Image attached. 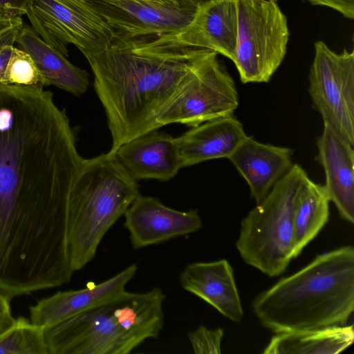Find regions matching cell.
Returning <instances> with one entry per match:
<instances>
[{"label": "cell", "mask_w": 354, "mask_h": 354, "mask_svg": "<svg viewBox=\"0 0 354 354\" xmlns=\"http://www.w3.org/2000/svg\"><path fill=\"white\" fill-rule=\"evenodd\" d=\"M84 160L51 92L0 84V290L12 297L74 274L68 207Z\"/></svg>", "instance_id": "cell-1"}, {"label": "cell", "mask_w": 354, "mask_h": 354, "mask_svg": "<svg viewBox=\"0 0 354 354\" xmlns=\"http://www.w3.org/2000/svg\"><path fill=\"white\" fill-rule=\"evenodd\" d=\"M204 48L185 46L176 32L114 38L85 58L111 132L110 152L157 130L156 117L185 81Z\"/></svg>", "instance_id": "cell-2"}, {"label": "cell", "mask_w": 354, "mask_h": 354, "mask_svg": "<svg viewBox=\"0 0 354 354\" xmlns=\"http://www.w3.org/2000/svg\"><path fill=\"white\" fill-rule=\"evenodd\" d=\"M252 306L274 333L346 325L354 310L353 246L317 255L259 294Z\"/></svg>", "instance_id": "cell-3"}, {"label": "cell", "mask_w": 354, "mask_h": 354, "mask_svg": "<svg viewBox=\"0 0 354 354\" xmlns=\"http://www.w3.org/2000/svg\"><path fill=\"white\" fill-rule=\"evenodd\" d=\"M162 289L126 290L44 328L48 354H128L164 326Z\"/></svg>", "instance_id": "cell-4"}, {"label": "cell", "mask_w": 354, "mask_h": 354, "mask_svg": "<svg viewBox=\"0 0 354 354\" xmlns=\"http://www.w3.org/2000/svg\"><path fill=\"white\" fill-rule=\"evenodd\" d=\"M139 195L136 180L115 153L84 160L68 207L67 246L74 272L94 259L105 234Z\"/></svg>", "instance_id": "cell-5"}, {"label": "cell", "mask_w": 354, "mask_h": 354, "mask_svg": "<svg viewBox=\"0 0 354 354\" xmlns=\"http://www.w3.org/2000/svg\"><path fill=\"white\" fill-rule=\"evenodd\" d=\"M306 176L294 164L241 223L236 242L241 257L268 277L281 274L294 258L295 205Z\"/></svg>", "instance_id": "cell-6"}, {"label": "cell", "mask_w": 354, "mask_h": 354, "mask_svg": "<svg viewBox=\"0 0 354 354\" xmlns=\"http://www.w3.org/2000/svg\"><path fill=\"white\" fill-rule=\"evenodd\" d=\"M234 62L243 83L268 82L282 63L290 32L277 1L237 0Z\"/></svg>", "instance_id": "cell-7"}, {"label": "cell", "mask_w": 354, "mask_h": 354, "mask_svg": "<svg viewBox=\"0 0 354 354\" xmlns=\"http://www.w3.org/2000/svg\"><path fill=\"white\" fill-rule=\"evenodd\" d=\"M217 54L203 50L188 76L158 112V129L171 123L194 127L233 115L239 106L237 90Z\"/></svg>", "instance_id": "cell-8"}, {"label": "cell", "mask_w": 354, "mask_h": 354, "mask_svg": "<svg viewBox=\"0 0 354 354\" xmlns=\"http://www.w3.org/2000/svg\"><path fill=\"white\" fill-rule=\"evenodd\" d=\"M25 15L35 32L67 57L68 44L86 57L104 50L115 37L87 0H29Z\"/></svg>", "instance_id": "cell-9"}, {"label": "cell", "mask_w": 354, "mask_h": 354, "mask_svg": "<svg viewBox=\"0 0 354 354\" xmlns=\"http://www.w3.org/2000/svg\"><path fill=\"white\" fill-rule=\"evenodd\" d=\"M308 92L327 124L354 145V51L337 53L323 41L314 44Z\"/></svg>", "instance_id": "cell-10"}, {"label": "cell", "mask_w": 354, "mask_h": 354, "mask_svg": "<svg viewBox=\"0 0 354 354\" xmlns=\"http://www.w3.org/2000/svg\"><path fill=\"white\" fill-rule=\"evenodd\" d=\"M87 1L111 28L115 38L128 39L176 32L186 26L195 13L172 5L138 0Z\"/></svg>", "instance_id": "cell-11"}, {"label": "cell", "mask_w": 354, "mask_h": 354, "mask_svg": "<svg viewBox=\"0 0 354 354\" xmlns=\"http://www.w3.org/2000/svg\"><path fill=\"white\" fill-rule=\"evenodd\" d=\"M123 216L124 225L136 250L196 232L203 226L197 210L178 211L154 197L140 194Z\"/></svg>", "instance_id": "cell-12"}, {"label": "cell", "mask_w": 354, "mask_h": 354, "mask_svg": "<svg viewBox=\"0 0 354 354\" xmlns=\"http://www.w3.org/2000/svg\"><path fill=\"white\" fill-rule=\"evenodd\" d=\"M113 153L136 180H169L183 168L177 138L156 130L124 142Z\"/></svg>", "instance_id": "cell-13"}, {"label": "cell", "mask_w": 354, "mask_h": 354, "mask_svg": "<svg viewBox=\"0 0 354 354\" xmlns=\"http://www.w3.org/2000/svg\"><path fill=\"white\" fill-rule=\"evenodd\" d=\"M237 27V0H208L176 35L185 46L213 50L232 60Z\"/></svg>", "instance_id": "cell-14"}, {"label": "cell", "mask_w": 354, "mask_h": 354, "mask_svg": "<svg viewBox=\"0 0 354 354\" xmlns=\"http://www.w3.org/2000/svg\"><path fill=\"white\" fill-rule=\"evenodd\" d=\"M318 156L325 174L326 192L342 218L354 223L353 147L327 124L317 138Z\"/></svg>", "instance_id": "cell-15"}, {"label": "cell", "mask_w": 354, "mask_h": 354, "mask_svg": "<svg viewBox=\"0 0 354 354\" xmlns=\"http://www.w3.org/2000/svg\"><path fill=\"white\" fill-rule=\"evenodd\" d=\"M292 153L288 147L261 143L246 136L228 159L247 182L258 204L291 169Z\"/></svg>", "instance_id": "cell-16"}, {"label": "cell", "mask_w": 354, "mask_h": 354, "mask_svg": "<svg viewBox=\"0 0 354 354\" xmlns=\"http://www.w3.org/2000/svg\"><path fill=\"white\" fill-rule=\"evenodd\" d=\"M180 284L213 306L224 317L240 322L243 317L233 269L226 259L188 264L180 274Z\"/></svg>", "instance_id": "cell-17"}, {"label": "cell", "mask_w": 354, "mask_h": 354, "mask_svg": "<svg viewBox=\"0 0 354 354\" xmlns=\"http://www.w3.org/2000/svg\"><path fill=\"white\" fill-rule=\"evenodd\" d=\"M136 272L137 266L133 264L100 283L45 297L30 307V320L43 328L55 325L126 290Z\"/></svg>", "instance_id": "cell-18"}, {"label": "cell", "mask_w": 354, "mask_h": 354, "mask_svg": "<svg viewBox=\"0 0 354 354\" xmlns=\"http://www.w3.org/2000/svg\"><path fill=\"white\" fill-rule=\"evenodd\" d=\"M233 115L205 122L177 138L183 167L217 158H228L246 137Z\"/></svg>", "instance_id": "cell-19"}, {"label": "cell", "mask_w": 354, "mask_h": 354, "mask_svg": "<svg viewBox=\"0 0 354 354\" xmlns=\"http://www.w3.org/2000/svg\"><path fill=\"white\" fill-rule=\"evenodd\" d=\"M15 43L32 57L44 86L53 85L76 96L87 91L88 73L46 44L32 26L23 25Z\"/></svg>", "instance_id": "cell-20"}, {"label": "cell", "mask_w": 354, "mask_h": 354, "mask_svg": "<svg viewBox=\"0 0 354 354\" xmlns=\"http://www.w3.org/2000/svg\"><path fill=\"white\" fill-rule=\"evenodd\" d=\"M354 341L353 325L335 326L276 333L263 354H336Z\"/></svg>", "instance_id": "cell-21"}, {"label": "cell", "mask_w": 354, "mask_h": 354, "mask_svg": "<svg viewBox=\"0 0 354 354\" xmlns=\"http://www.w3.org/2000/svg\"><path fill=\"white\" fill-rule=\"evenodd\" d=\"M330 200L324 185L307 176L299 189L294 211V258L328 222Z\"/></svg>", "instance_id": "cell-22"}, {"label": "cell", "mask_w": 354, "mask_h": 354, "mask_svg": "<svg viewBox=\"0 0 354 354\" xmlns=\"http://www.w3.org/2000/svg\"><path fill=\"white\" fill-rule=\"evenodd\" d=\"M0 354H48L44 328L19 317L0 334Z\"/></svg>", "instance_id": "cell-23"}, {"label": "cell", "mask_w": 354, "mask_h": 354, "mask_svg": "<svg viewBox=\"0 0 354 354\" xmlns=\"http://www.w3.org/2000/svg\"><path fill=\"white\" fill-rule=\"evenodd\" d=\"M3 84L44 86L29 54L13 47L3 78Z\"/></svg>", "instance_id": "cell-24"}, {"label": "cell", "mask_w": 354, "mask_h": 354, "mask_svg": "<svg viewBox=\"0 0 354 354\" xmlns=\"http://www.w3.org/2000/svg\"><path fill=\"white\" fill-rule=\"evenodd\" d=\"M223 334L221 328L212 330L201 326L188 333V339L196 354H220Z\"/></svg>", "instance_id": "cell-25"}, {"label": "cell", "mask_w": 354, "mask_h": 354, "mask_svg": "<svg viewBox=\"0 0 354 354\" xmlns=\"http://www.w3.org/2000/svg\"><path fill=\"white\" fill-rule=\"evenodd\" d=\"M23 25L15 26L0 35V84H3L4 75L12 50Z\"/></svg>", "instance_id": "cell-26"}, {"label": "cell", "mask_w": 354, "mask_h": 354, "mask_svg": "<svg viewBox=\"0 0 354 354\" xmlns=\"http://www.w3.org/2000/svg\"><path fill=\"white\" fill-rule=\"evenodd\" d=\"M315 6H326L332 8L344 17L354 19V0H307Z\"/></svg>", "instance_id": "cell-27"}, {"label": "cell", "mask_w": 354, "mask_h": 354, "mask_svg": "<svg viewBox=\"0 0 354 354\" xmlns=\"http://www.w3.org/2000/svg\"><path fill=\"white\" fill-rule=\"evenodd\" d=\"M12 297L0 290V334L8 329L15 322L10 301Z\"/></svg>", "instance_id": "cell-28"}, {"label": "cell", "mask_w": 354, "mask_h": 354, "mask_svg": "<svg viewBox=\"0 0 354 354\" xmlns=\"http://www.w3.org/2000/svg\"><path fill=\"white\" fill-rule=\"evenodd\" d=\"M29 0H0V12L11 17L25 15Z\"/></svg>", "instance_id": "cell-29"}, {"label": "cell", "mask_w": 354, "mask_h": 354, "mask_svg": "<svg viewBox=\"0 0 354 354\" xmlns=\"http://www.w3.org/2000/svg\"><path fill=\"white\" fill-rule=\"evenodd\" d=\"M24 24L21 17H11L0 12V35L17 25Z\"/></svg>", "instance_id": "cell-30"}, {"label": "cell", "mask_w": 354, "mask_h": 354, "mask_svg": "<svg viewBox=\"0 0 354 354\" xmlns=\"http://www.w3.org/2000/svg\"><path fill=\"white\" fill-rule=\"evenodd\" d=\"M176 7L188 9L196 12L197 8L208 0H164Z\"/></svg>", "instance_id": "cell-31"}, {"label": "cell", "mask_w": 354, "mask_h": 354, "mask_svg": "<svg viewBox=\"0 0 354 354\" xmlns=\"http://www.w3.org/2000/svg\"><path fill=\"white\" fill-rule=\"evenodd\" d=\"M139 1L151 3H158V4H164V5H171L165 1L164 0H138Z\"/></svg>", "instance_id": "cell-32"}, {"label": "cell", "mask_w": 354, "mask_h": 354, "mask_svg": "<svg viewBox=\"0 0 354 354\" xmlns=\"http://www.w3.org/2000/svg\"><path fill=\"white\" fill-rule=\"evenodd\" d=\"M272 1H277V0H272Z\"/></svg>", "instance_id": "cell-33"}]
</instances>
